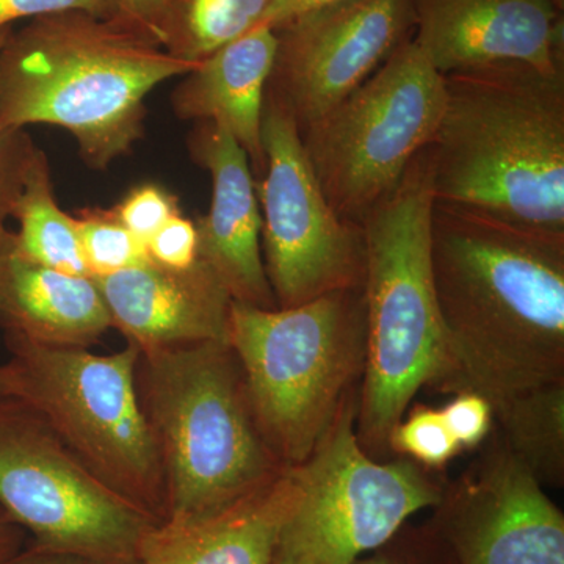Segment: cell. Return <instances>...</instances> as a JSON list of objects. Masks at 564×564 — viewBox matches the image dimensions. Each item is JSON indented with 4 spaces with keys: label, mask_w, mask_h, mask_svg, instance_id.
<instances>
[{
    "label": "cell",
    "mask_w": 564,
    "mask_h": 564,
    "mask_svg": "<svg viewBox=\"0 0 564 564\" xmlns=\"http://www.w3.org/2000/svg\"><path fill=\"white\" fill-rule=\"evenodd\" d=\"M432 267L445 392L497 408L564 380V239L434 203Z\"/></svg>",
    "instance_id": "1"
},
{
    "label": "cell",
    "mask_w": 564,
    "mask_h": 564,
    "mask_svg": "<svg viewBox=\"0 0 564 564\" xmlns=\"http://www.w3.org/2000/svg\"><path fill=\"white\" fill-rule=\"evenodd\" d=\"M444 85L434 203L564 239V74L488 66Z\"/></svg>",
    "instance_id": "2"
},
{
    "label": "cell",
    "mask_w": 564,
    "mask_h": 564,
    "mask_svg": "<svg viewBox=\"0 0 564 564\" xmlns=\"http://www.w3.org/2000/svg\"><path fill=\"white\" fill-rule=\"evenodd\" d=\"M198 65L118 20L35 18L0 47V128L57 126L88 165L106 170L143 137L148 95Z\"/></svg>",
    "instance_id": "3"
},
{
    "label": "cell",
    "mask_w": 564,
    "mask_h": 564,
    "mask_svg": "<svg viewBox=\"0 0 564 564\" xmlns=\"http://www.w3.org/2000/svg\"><path fill=\"white\" fill-rule=\"evenodd\" d=\"M434 196L429 148L361 223L366 367L356 433L375 459L423 388H447V350L432 267Z\"/></svg>",
    "instance_id": "4"
},
{
    "label": "cell",
    "mask_w": 564,
    "mask_h": 564,
    "mask_svg": "<svg viewBox=\"0 0 564 564\" xmlns=\"http://www.w3.org/2000/svg\"><path fill=\"white\" fill-rule=\"evenodd\" d=\"M137 389L161 456L165 521L217 513L284 473L228 343L140 351Z\"/></svg>",
    "instance_id": "5"
},
{
    "label": "cell",
    "mask_w": 564,
    "mask_h": 564,
    "mask_svg": "<svg viewBox=\"0 0 564 564\" xmlns=\"http://www.w3.org/2000/svg\"><path fill=\"white\" fill-rule=\"evenodd\" d=\"M228 344L263 440L285 467L302 464L359 392L367 350L362 288L285 310L232 302Z\"/></svg>",
    "instance_id": "6"
},
{
    "label": "cell",
    "mask_w": 564,
    "mask_h": 564,
    "mask_svg": "<svg viewBox=\"0 0 564 564\" xmlns=\"http://www.w3.org/2000/svg\"><path fill=\"white\" fill-rule=\"evenodd\" d=\"M9 395L39 411L101 484L163 522L169 516L161 456L137 389L140 351L99 355L7 336Z\"/></svg>",
    "instance_id": "7"
},
{
    "label": "cell",
    "mask_w": 564,
    "mask_h": 564,
    "mask_svg": "<svg viewBox=\"0 0 564 564\" xmlns=\"http://www.w3.org/2000/svg\"><path fill=\"white\" fill-rule=\"evenodd\" d=\"M358 393L302 464L289 467L291 507L273 564H352L377 551L419 511L436 507L444 485L410 458L381 463L356 433Z\"/></svg>",
    "instance_id": "8"
},
{
    "label": "cell",
    "mask_w": 564,
    "mask_h": 564,
    "mask_svg": "<svg viewBox=\"0 0 564 564\" xmlns=\"http://www.w3.org/2000/svg\"><path fill=\"white\" fill-rule=\"evenodd\" d=\"M444 76L413 39L322 120L300 132L333 210L361 226L430 148L443 117Z\"/></svg>",
    "instance_id": "9"
},
{
    "label": "cell",
    "mask_w": 564,
    "mask_h": 564,
    "mask_svg": "<svg viewBox=\"0 0 564 564\" xmlns=\"http://www.w3.org/2000/svg\"><path fill=\"white\" fill-rule=\"evenodd\" d=\"M0 507L40 551L90 564H140L144 538L162 522L101 484L46 419L0 395Z\"/></svg>",
    "instance_id": "10"
},
{
    "label": "cell",
    "mask_w": 564,
    "mask_h": 564,
    "mask_svg": "<svg viewBox=\"0 0 564 564\" xmlns=\"http://www.w3.org/2000/svg\"><path fill=\"white\" fill-rule=\"evenodd\" d=\"M262 148L265 166L256 192L263 267L278 307L361 289L366 272L362 226L345 221L333 210L295 121L267 95Z\"/></svg>",
    "instance_id": "11"
},
{
    "label": "cell",
    "mask_w": 564,
    "mask_h": 564,
    "mask_svg": "<svg viewBox=\"0 0 564 564\" xmlns=\"http://www.w3.org/2000/svg\"><path fill=\"white\" fill-rule=\"evenodd\" d=\"M414 33L413 0H334L276 29L267 96L300 132L369 79Z\"/></svg>",
    "instance_id": "12"
},
{
    "label": "cell",
    "mask_w": 564,
    "mask_h": 564,
    "mask_svg": "<svg viewBox=\"0 0 564 564\" xmlns=\"http://www.w3.org/2000/svg\"><path fill=\"white\" fill-rule=\"evenodd\" d=\"M433 510L426 524L454 564H564L563 511L502 441L444 486Z\"/></svg>",
    "instance_id": "13"
},
{
    "label": "cell",
    "mask_w": 564,
    "mask_h": 564,
    "mask_svg": "<svg viewBox=\"0 0 564 564\" xmlns=\"http://www.w3.org/2000/svg\"><path fill=\"white\" fill-rule=\"evenodd\" d=\"M414 36L443 76L500 65L564 74L562 11L552 0H413Z\"/></svg>",
    "instance_id": "14"
},
{
    "label": "cell",
    "mask_w": 564,
    "mask_h": 564,
    "mask_svg": "<svg viewBox=\"0 0 564 564\" xmlns=\"http://www.w3.org/2000/svg\"><path fill=\"white\" fill-rule=\"evenodd\" d=\"M193 133V158L212 177L207 215L196 221L198 259L215 273L232 302L278 310L262 258V217L247 152L232 133L204 121Z\"/></svg>",
    "instance_id": "15"
},
{
    "label": "cell",
    "mask_w": 564,
    "mask_h": 564,
    "mask_svg": "<svg viewBox=\"0 0 564 564\" xmlns=\"http://www.w3.org/2000/svg\"><path fill=\"white\" fill-rule=\"evenodd\" d=\"M93 280L109 311L111 328L139 351L228 343L232 299L202 259L185 270L147 261Z\"/></svg>",
    "instance_id": "16"
},
{
    "label": "cell",
    "mask_w": 564,
    "mask_h": 564,
    "mask_svg": "<svg viewBox=\"0 0 564 564\" xmlns=\"http://www.w3.org/2000/svg\"><path fill=\"white\" fill-rule=\"evenodd\" d=\"M0 328L32 343L90 348L111 321L93 278L33 261L0 225Z\"/></svg>",
    "instance_id": "17"
},
{
    "label": "cell",
    "mask_w": 564,
    "mask_h": 564,
    "mask_svg": "<svg viewBox=\"0 0 564 564\" xmlns=\"http://www.w3.org/2000/svg\"><path fill=\"white\" fill-rule=\"evenodd\" d=\"M276 50V31L256 25L199 62L173 93L177 117L217 122L228 129L258 174L265 166L262 113Z\"/></svg>",
    "instance_id": "18"
},
{
    "label": "cell",
    "mask_w": 564,
    "mask_h": 564,
    "mask_svg": "<svg viewBox=\"0 0 564 564\" xmlns=\"http://www.w3.org/2000/svg\"><path fill=\"white\" fill-rule=\"evenodd\" d=\"M292 496L285 467L272 484L217 513L163 521L144 538L140 564H273Z\"/></svg>",
    "instance_id": "19"
},
{
    "label": "cell",
    "mask_w": 564,
    "mask_h": 564,
    "mask_svg": "<svg viewBox=\"0 0 564 564\" xmlns=\"http://www.w3.org/2000/svg\"><path fill=\"white\" fill-rule=\"evenodd\" d=\"M502 444L541 485L564 484V380L530 389L494 408Z\"/></svg>",
    "instance_id": "20"
},
{
    "label": "cell",
    "mask_w": 564,
    "mask_h": 564,
    "mask_svg": "<svg viewBox=\"0 0 564 564\" xmlns=\"http://www.w3.org/2000/svg\"><path fill=\"white\" fill-rule=\"evenodd\" d=\"M11 217L20 221V231L14 234L24 254L57 272L90 276L76 218L58 206L50 162L40 148L33 152Z\"/></svg>",
    "instance_id": "21"
},
{
    "label": "cell",
    "mask_w": 564,
    "mask_h": 564,
    "mask_svg": "<svg viewBox=\"0 0 564 564\" xmlns=\"http://www.w3.org/2000/svg\"><path fill=\"white\" fill-rule=\"evenodd\" d=\"M269 0H172L161 44L181 61L199 63L261 24Z\"/></svg>",
    "instance_id": "22"
},
{
    "label": "cell",
    "mask_w": 564,
    "mask_h": 564,
    "mask_svg": "<svg viewBox=\"0 0 564 564\" xmlns=\"http://www.w3.org/2000/svg\"><path fill=\"white\" fill-rule=\"evenodd\" d=\"M74 218L91 278L110 276L150 261L147 245L122 225L113 209L90 207Z\"/></svg>",
    "instance_id": "23"
},
{
    "label": "cell",
    "mask_w": 564,
    "mask_h": 564,
    "mask_svg": "<svg viewBox=\"0 0 564 564\" xmlns=\"http://www.w3.org/2000/svg\"><path fill=\"white\" fill-rule=\"evenodd\" d=\"M397 423L389 437V451L421 464L425 469H440L462 452L443 413L434 408L417 406Z\"/></svg>",
    "instance_id": "24"
},
{
    "label": "cell",
    "mask_w": 564,
    "mask_h": 564,
    "mask_svg": "<svg viewBox=\"0 0 564 564\" xmlns=\"http://www.w3.org/2000/svg\"><path fill=\"white\" fill-rule=\"evenodd\" d=\"M113 210L122 225L144 245L166 221L182 214L180 199L158 184L132 188Z\"/></svg>",
    "instance_id": "25"
},
{
    "label": "cell",
    "mask_w": 564,
    "mask_h": 564,
    "mask_svg": "<svg viewBox=\"0 0 564 564\" xmlns=\"http://www.w3.org/2000/svg\"><path fill=\"white\" fill-rule=\"evenodd\" d=\"M352 564H454V560L432 527L406 524L388 543Z\"/></svg>",
    "instance_id": "26"
},
{
    "label": "cell",
    "mask_w": 564,
    "mask_h": 564,
    "mask_svg": "<svg viewBox=\"0 0 564 564\" xmlns=\"http://www.w3.org/2000/svg\"><path fill=\"white\" fill-rule=\"evenodd\" d=\"M9 33V28L0 31V47ZM35 150L31 137L22 129L0 128V225L11 217Z\"/></svg>",
    "instance_id": "27"
},
{
    "label": "cell",
    "mask_w": 564,
    "mask_h": 564,
    "mask_svg": "<svg viewBox=\"0 0 564 564\" xmlns=\"http://www.w3.org/2000/svg\"><path fill=\"white\" fill-rule=\"evenodd\" d=\"M445 425L463 451H473L485 443L492 429V404L477 392H456L443 410Z\"/></svg>",
    "instance_id": "28"
},
{
    "label": "cell",
    "mask_w": 564,
    "mask_h": 564,
    "mask_svg": "<svg viewBox=\"0 0 564 564\" xmlns=\"http://www.w3.org/2000/svg\"><path fill=\"white\" fill-rule=\"evenodd\" d=\"M150 261L166 269H191L198 261V228L184 215L165 223L147 242Z\"/></svg>",
    "instance_id": "29"
},
{
    "label": "cell",
    "mask_w": 564,
    "mask_h": 564,
    "mask_svg": "<svg viewBox=\"0 0 564 564\" xmlns=\"http://www.w3.org/2000/svg\"><path fill=\"white\" fill-rule=\"evenodd\" d=\"M80 11L101 20H117L120 13L118 0H0V31L13 21L47 14Z\"/></svg>",
    "instance_id": "30"
},
{
    "label": "cell",
    "mask_w": 564,
    "mask_h": 564,
    "mask_svg": "<svg viewBox=\"0 0 564 564\" xmlns=\"http://www.w3.org/2000/svg\"><path fill=\"white\" fill-rule=\"evenodd\" d=\"M172 0H118V21L162 46V25Z\"/></svg>",
    "instance_id": "31"
},
{
    "label": "cell",
    "mask_w": 564,
    "mask_h": 564,
    "mask_svg": "<svg viewBox=\"0 0 564 564\" xmlns=\"http://www.w3.org/2000/svg\"><path fill=\"white\" fill-rule=\"evenodd\" d=\"M334 0H269L261 24L269 25L273 31L299 14L317 9Z\"/></svg>",
    "instance_id": "32"
},
{
    "label": "cell",
    "mask_w": 564,
    "mask_h": 564,
    "mask_svg": "<svg viewBox=\"0 0 564 564\" xmlns=\"http://www.w3.org/2000/svg\"><path fill=\"white\" fill-rule=\"evenodd\" d=\"M25 534L28 532L0 507V564H6L20 554Z\"/></svg>",
    "instance_id": "33"
},
{
    "label": "cell",
    "mask_w": 564,
    "mask_h": 564,
    "mask_svg": "<svg viewBox=\"0 0 564 564\" xmlns=\"http://www.w3.org/2000/svg\"><path fill=\"white\" fill-rule=\"evenodd\" d=\"M6 564H90L84 560L74 558V556L52 554V552L40 551V549L32 547L28 551H21L20 554L13 556L10 562Z\"/></svg>",
    "instance_id": "34"
},
{
    "label": "cell",
    "mask_w": 564,
    "mask_h": 564,
    "mask_svg": "<svg viewBox=\"0 0 564 564\" xmlns=\"http://www.w3.org/2000/svg\"><path fill=\"white\" fill-rule=\"evenodd\" d=\"M0 395H9V389H7V372L3 364H0Z\"/></svg>",
    "instance_id": "35"
},
{
    "label": "cell",
    "mask_w": 564,
    "mask_h": 564,
    "mask_svg": "<svg viewBox=\"0 0 564 564\" xmlns=\"http://www.w3.org/2000/svg\"><path fill=\"white\" fill-rule=\"evenodd\" d=\"M560 10H563L564 0H552Z\"/></svg>",
    "instance_id": "36"
}]
</instances>
